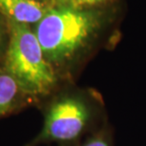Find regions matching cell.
Segmentation results:
<instances>
[{"label":"cell","mask_w":146,"mask_h":146,"mask_svg":"<svg viewBox=\"0 0 146 146\" xmlns=\"http://www.w3.org/2000/svg\"><path fill=\"white\" fill-rule=\"evenodd\" d=\"M48 11L43 3L36 0H0V11L11 21L20 24L38 23Z\"/></svg>","instance_id":"obj_4"},{"label":"cell","mask_w":146,"mask_h":146,"mask_svg":"<svg viewBox=\"0 0 146 146\" xmlns=\"http://www.w3.org/2000/svg\"><path fill=\"white\" fill-rule=\"evenodd\" d=\"M98 20L92 13L58 6L38 22L35 34L50 64L69 62L94 37Z\"/></svg>","instance_id":"obj_1"},{"label":"cell","mask_w":146,"mask_h":146,"mask_svg":"<svg viewBox=\"0 0 146 146\" xmlns=\"http://www.w3.org/2000/svg\"><path fill=\"white\" fill-rule=\"evenodd\" d=\"M19 90L18 84L9 73H0V116L13 107Z\"/></svg>","instance_id":"obj_5"},{"label":"cell","mask_w":146,"mask_h":146,"mask_svg":"<svg viewBox=\"0 0 146 146\" xmlns=\"http://www.w3.org/2000/svg\"><path fill=\"white\" fill-rule=\"evenodd\" d=\"M104 0H57L58 6L62 7H69L72 9L82 10L84 7H88L95 4H98Z\"/></svg>","instance_id":"obj_7"},{"label":"cell","mask_w":146,"mask_h":146,"mask_svg":"<svg viewBox=\"0 0 146 146\" xmlns=\"http://www.w3.org/2000/svg\"><path fill=\"white\" fill-rule=\"evenodd\" d=\"M6 70L20 90L31 96H45L56 86L53 66L46 58L35 33L28 25L10 22V43Z\"/></svg>","instance_id":"obj_2"},{"label":"cell","mask_w":146,"mask_h":146,"mask_svg":"<svg viewBox=\"0 0 146 146\" xmlns=\"http://www.w3.org/2000/svg\"><path fill=\"white\" fill-rule=\"evenodd\" d=\"M101 115V99L79 94L58 98L48 107L39 139L71 141L78 139L97 116Z\"/></svg>","instance_id":"obj_3"},{"label":"cell","mask_w":146,"mask_h":146,"mask_svg":"<svg viewBox=\"0 0 146 146\" xmlns=\"http://www.w3.org/2000/svg\"><path fill=\"white\" fill-rule=\"evenodd\" d=\"M82 146H111V139L106 131L100 130L89 138Z\"/></svg>","instance_id":"obj_6"},{"label":"cell","mask_w":146,"mask_h":146,"mask_svg":"<svg viewBox=\"0 0 146 146\" xmlns=\"http://www.w3.org/2000/svg\"><path fill=\"white\" fill-rule=\"evenodd\" d=\"M1 40H2V30L1 27H0V43H1Z\"/></svg>","instance_id":"obj_8"}]
</instances>
